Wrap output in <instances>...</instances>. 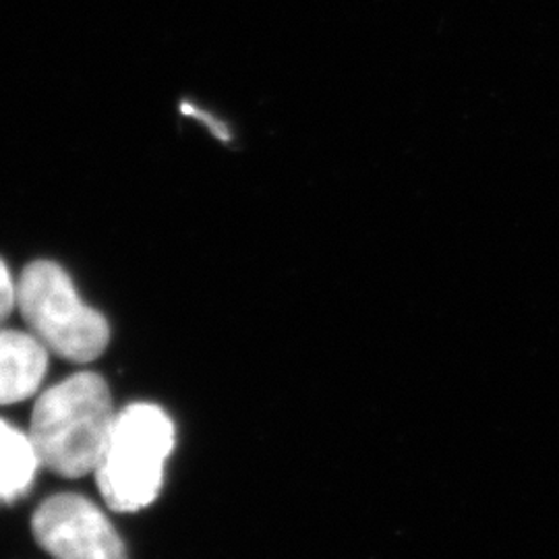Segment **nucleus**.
Instances as JSON below:
<instances>
[{"instance_id":"7","label":"nucleus","mask_w":559,"mask_h":559,"mask_svg":"<svg viewBox=\"0 0 559 559\" xmlns=\"http://www.w3.org/2000/svg\"><path fill=\"white\" fill-rule=\"evenodd\" d=\"M17 305V284L11 278L9 267L0 260V321L4 320Z\"/></svg>"},{"instance_id":"1","label":"nucleus","mask_w":559,"mask_h":559,"mask_svg":"<svg viewBox=\"0 0 559 559\" xmlns=\"http://www.w3.org/2000/svg\"><path fill=\"white\" fill-rule=\"evenodd\" d=\"M112 396L96 373H78L41 394L29 423L40 466L64 479L96 471L115 423Z\"/></svg>"},{"instance_id":"2","label":"nucleus","mask_w":559,"mask_h":559,"mask_svg":"<svg viewBox=\"0 0 559 559\" xmlns=\"http://www.w3.org/2000/svg\"><path fill=\"white\" fill-rule=\"evenodd\" d=\"M173 448L175 425L160 406L138 402L117 413L94 471L106 506L120 514L147 508L160 493Z\"/></svg>"},{"instance_id":"5","label":"nucleus","mask_w":559,"mask_h":559,"mask_svg":"<svg viewBox=\"0 0 559 559\" xmlns=\"http://www.w3.org/2000/svg\"><path fill=\"white\" fill-rule=\"evenodd\" d=\"M48 348L34 334L0 330V404H15L40 390Z\"/></svg>"},{"instance_id":"6","label":"nucleus","mask_w":559,"mask_h":559,"mask_svg":"<svg viewBox=\"0 0 559 559\" xmlns=\"http://www.w3.org/2000/svg\"><path fill=\"white\" fill-rule=\"evenodd\" d=\"M38 468L40 460L29 433L0 420V501H15L27 493Z\"/></svg>"},{"instance_id":"4","label":"nucleus","mask_w":559,"mask_h":559,"mask_svg":"<svg viewBox=\"0 0 559 559\" xmlns=\"http://www.w3.org/2000/svg\"><path fill=\"white\" fill-rule=\"evenodd\" d=\"M32 531L55 559H127L112 522L81 496L64 493L44 501L34 512Z\"/></svg>"},{"instance_id":"3","label":"nucleus","mask_w":559,"mask_h":559,"mask_svg":"<svg viewBox=\"0 0 559 559\" xmlns=\"http://www.w3.org/2000/svg\"><path fill=\"white\" fill-rule=\"evenodd\" d=\"M17 307L32 334L62 359H98L110 340L104 316L81 300L67 272L52 261H34L23 270Z\"/></svg>"}]
</instances>
